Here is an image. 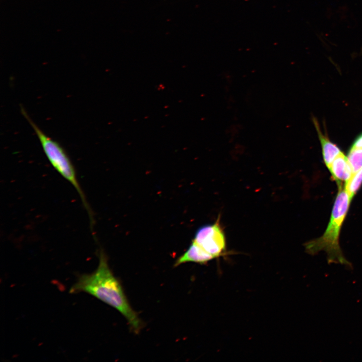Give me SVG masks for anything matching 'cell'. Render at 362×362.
I'll return each mask as SVG.
<instances>
[{
	"instance_id": "cell-1",
	"label": "cell",
	"mask_w": 362,
	"mask_h": 362,
	"mask_svg": "<svg viewBox=\"0 0 362 362\" xmlns=\"http://www.w3.org/2000/svg\"><path fill=\"white\" fill-rule=\"evenodd\" d=\"M99 264L91 274L80 275L69 293L84 292L118 310L127 320L133 331L138 333L142 326L137 314L131 308L120 282L114 276L103 250L99 252Z\"/></svg>"
},
{
	"instance_id": "cell-2",
	"label": "cell",
	"mask_w": 362,
	"mask_h": 362,
	"mask_svg": "<svg viewBox=\"0 0 362 362\" xmlns=\"http://www.w3.org/2000/svg\"><path fill=\"white\" fill-rule=\"evenodd\" d=\"M21 111L34 130L44 152L52 166L77 191L88 214L90 227L93 229L95 223L93 213L79 183L75 168L67 153L57 141L48 136L40 129L22 106L21 107Z\"/></svg>"
},
{
	"instance_id": "cell-3",
	"label": "cell",
	"mask_w": 362,
	"mask_h": 362,
	"mask_svg": "<svg viewBox=\"0 0 362 362\" xmlns=\"http://www.w3.org/2000/svg\"><path fill=\"white\" fill-rule=\"evenodd\" d=\"M220 218L218 217L214 223L198 229L191 244L183 253V258L185 262L205 264L226 253V237Z\"/></svg>"
},
{
	"instance_id": "cell-4",
	"label": "cell",
	"mask_w": 362,
	"mask_h": 362,
	"mask_svg": "<svg viewBox=\"0 0 362 362\" xmlns=\"http://www.w3.org/2000/svg\"><path fill=\"white\" fill-rule=\"evenodd\" d=\"M351 201L347 192L339 187L330 221L323 234L306 244V249L310 254L325 250L330 261L339 260L343 257L339 245V235L342 224L347 212Z\"/></svg>"
},
{
	"instance_id": "cell-5",
	"label": "cell",
	"mask_w": 362,
	"mask_h": 362,
	"mask_svg": "<svg viewBox=\"0 0 362 362\" xmlns=\"http://www.w3.org/2000/svg\"><path fill=\"white\" fill-rule=\"evenodd\" d=\"M328 168L338 187L341 186L342 182H347L352 175L347 157L342 152L334 159Z\"/></svg>"
},
{
	"instance_id": "cell-6",
	"label": "cell",
	"mask_w": 362,
	"mask_h": 362,
	"mask_svg": "<svg viewBox=\"0 0 362 362\" xmlns=\"http://www.w3.org/2000/svg\"><path fill=\"white\" fill-rule=\"evenodd\" d=\"M314 122L321 144L323 159L326 166L328 167L334 159L342 152L335 144L322 134L316 120H314Z\"/></svg>"
},
{
	"instance_id": "cell-7",
	"label": "cell",
	"mask_w": 362,
	"mask_h": 362,
	"mask_svg": "<svg viewBox=\"0 0 362 362\" xmlns=\"http://www.w3.org/2000/svg\"><path fill=\"white\" fill-rule=\"evenodd\" d=\"M362 184V167L352 174L349 179L346 182L345 189L351 200L356 194Z\"/></svg>"
},
{
	"instance_id": "cell-8",
	"label": "cell",
	"mask_w": 362,
	"mask_h": 362,
	"mask_svg": "<svg viewBox=\"0 0 362 362\" xmlns=\"http://www.w3.org/2000/svg\"><path fill=\"white\" fill-rule=\"evenodd\" d=\"M347 157L352 174L362 167V147H351Z\"/></svg>"
},
{
	"instance_id": "cell-9",
	"label": "cell",
	"mask_w": 362,
	"mask_h": 362,
	"mask_svg": "<svg viewBox=\"0 0 362 362\" xmlns=\"http://www.w3.org/2000/svg\"><path fill=\"white\" fill-rule=\"evenodd\" d=\"M352 147H362V134L357 138Z\"/></svg>"
}]
</instances>
